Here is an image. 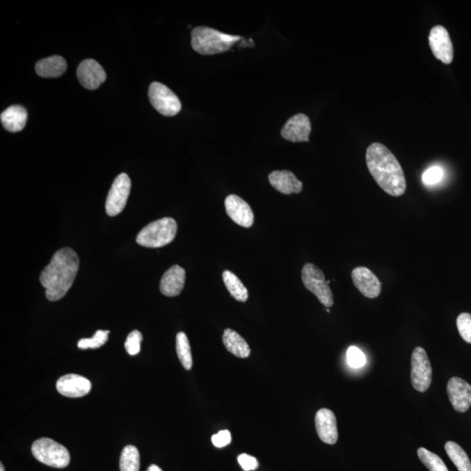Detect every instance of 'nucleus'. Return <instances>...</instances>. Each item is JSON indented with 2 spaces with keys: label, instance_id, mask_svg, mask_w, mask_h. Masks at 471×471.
Instances as JSON below:
<instances>
[{
  "label": "nucleus",
  "instance_id": "1",
  "mask_svg": "<svg viewBox=\"0 0 471 471\" xmlns=\"http://www.w3.org/2000/svg\"><path fill=\"white\" fill-rule=\"evenodd\" d=\"M367 166L381 189L392 197H401L407 189L404 170L397 158L383 144L374 143L367 147Z\"/></svg>",
  "mask_w": 471,
  "mask_h": 471
},
{
  "label": "nucleus",
  "instance_id": "2",
  "mask_svg": "<svg viewBox=\"0 0 471 471\" xmlns=\"http://www.w3.org/2000/svg\"><path fill=\"white\" fill-rule=\"evenodd\" d=\"M80 267V260L75 250L63 248L54 253L49 264L40 273L41 285L46 288L50 301L61 300L74 284Z\"/></svg>",
  "mask_w": 471,
  "mask_h": 471
},
{
  "label": "nucleus",
  "instance_id": "3",
  "mask_svg": "<svg viewBox=\"0 0 471 471\" xmlns=\"http://www.w3.org/2000/svg\"><path fill=\"white\" fill-rule=\"evenodd\" d=\"M240 40V36L230 35L207 26L195 27L191 32L192 48L202 55L225 53Z\"/></svg>",
  "mask_w": 471,
  "mask_h": 471
},
{
  "label": "nucleus",
  "instance_id": "4",
  "mask_svg": "<svg viewBox=\"0 0 471 471\" xmlns=\"http://www.w3.org/2000/svg\"><path fill=\"white\" fill-rule=\"evenodd\" d=\"M177 232L175 220L163 218L144 227L137 235L136 242L147 248H160L173 241Z\"/></svg>",
  "mask_w": 471,
  "mask_h": 471
},
{
  "label": "nucleus",
  "instance_id": "5",
  "mask_svg": "<svg viewBox=\"0 0 471 471\" xmlns=\"http://www.w3.org/2000/svg\"><path fill=\"white\" fill-rule=\"evenodd\" d=\"M32 453L39 462L47 466L63 469L70 463V454L68 450L53 439H38L33 442Z\"/></svg>",
  "mask_w": 471,
  "mask_h": 471
},
{
  "label": "nucleus",
  "instance_id": "6",
  "mask_svg": "<svg viewBox=\"0 0 471 471\" xmlns=\"http://www.w3.org/2000/svg\"><path fill=\"white\" fill-rule=\"evenodd\" d=\"M302 281L305 287L314 294L321 303L326 308L333 305V296L325 275L315 264H305L301 273Z\"/></svg>",
  "mask_w": 471,
  "mask_h": 471
},
{
  "label": "nucleus",
  "instance_id": "7",
  "mask_svg": "<svg viewBox=\"0 0 471 471\" xmlns=\"http://www.w3.org/2000/svg\"><path fill=\"white\" fill-rule=\"evenodd\" d=\"M149 98L151 105L161 115L175 116L181 111L180 99L170 88L159 82H153L150 86Z\"/></svg>",
  "mask_w": 471,
  "mask_h": 471
},
{
  "label": "nucleus",
  "instance_id": "8",
  "mask_svg": "<svg viewBox=\"0 0 471 471\" xmlns=\"http://www.w3.org/2000/svg\"><path fill=\"white\" fill-rule=\"evenodd\" d=\"M411 383L415 390L424 393L431 387L432 367L426 351L421 346L415 347L411 356Z\"/></svg>",
  "mask_w": 471,
  "mask_h": 471
},
{
  "label": "nucleus",
  "instance_id": "9",
  "mask_svg": "<svg viewBox=\"0 0 471 471\" xmlns=\"http://www.w3.org/2000/svg\"><path fill=\"white\" fill-rule=\"evenodd\" d=\"M131 190V181L128 175L120 174L113 181L106 201V214L119 215L125 209Z\"/></svg>",
  "mask_w": 471,
  "mask_h": 471
},
{
  "label": "nucleus",
  "instance_id": "10",
  "mask_svg": "<svg viewBox=\"0 0 471 471\" xmlns=\"http://www.w3.org/2000/svg\"><path fill=\"white\" fill-rule=\"evenodd\" d=\"M429 47L434 56L442 63L450 64L453 61L454 48L448 31L442 26L433 27L429 36Z\"/></svg>",
  "mask_w": 471,
  "mask_h": 471
},
{
  "label": "nucleus",
  "instance_id": "11",
  "mask_svg": "<svg viewBox=\"0 0 471 471\" xmlns=\"http://www.w3.org/2000/svg\"><path fill=\"white\" fill-rule=\"evenodd\" d=\"M351 277H352L353 285L363 296L369 298H376L380 296L381 281L369 268L356 267L352 271Z\"/></svg>",
  "mask_w": 471,
  "mask_h": 471
},
{
  "label": "nucleus",
  "instance_id": "12",
  "mask_svg": "<svg viewBox=\"0 0 471 471\" xmlns=\"http://www.w3.org/2000/svg\"><path fill=\"white\" fill-rule=\"evenodd\" d=\"M311 131L310 119L304 113H298L291 117L285 123L281 130V136L292 143L309 142Z\"/></svg>",
  "mask_w": 471,
  "mask_h": 471
},
{
  "label": "nucleus",
  "instance_id": "13",
  "mask_svg": "<svg viewBox=\"0 0 471 471\" xmlns=\"http://www.w3.org/2000/svg\"><path fill=\"white\" fill-rule=\"evenodd\" d=\"M450 404L459 413H464L471 406V386L459 377H453L447 385Z\"/></svg>",
  "mask_w": 471,
  "mask_h": 471
},
{
  "label": "nucleus",
  "instance_id": "14",
  "mask_svg": "<svg viewBox=\"0 0 471 471\" xmlns=\"http://www.w3.org/2000/svg\"><path fill=\"white\" fill-rule=\"evenodd\" d=\"M227 214L233 222L245 228H250L254 223V214L248 202L236 195H230L225 201Z\"/></svg>",
  "mask_w": 471,
  "mask_h": 471
},
{
  "label": "nucleus",
  "instance_id": "15",
  "mask_svg": "<svg viewBox=\"0 0 471 471\" xmlns=\"http://www.w3.org/2000/svg\"><path fill=\"white\" fill-rule=\"evenodd\" d=\"M77 77L82 87L95 90L106 81V74L97 61L88 58L79 65Z\"/></svg>",
  "mask_w": 471,
  "mask_h": 471
},
{
  "label": "nucleus",
  "instance_id": "16",
  "mask_svg": "<svg viewBox=\"0 0 471 471\" xmlns=\"http://www.w3.org/2000/svg\"><path fill=\"white\" fill-rule=\"evenodd\" d=\"M56 388L58 393L64 397L79 398L85 397L90 392L92 384L87 378L70 374L58 380Z\"/></svg>",
  "mask_w": 471,
  "mask_h": 471
},
{
  "label": "nucleus",
  "instance_id": "17",
  "mask_svg": "<svg viewBox=\"0 0 471 471\" xmlns=\"http://www.w3.org/2000/svg\"><path fill=\"white\" fill-rule=\"evenodd\" d=\"M315 427L322 442L333 445L338 441L336 417L330 409H319L315 415Z\"/></svg>",
  "mask_w": 471,
  "mask_h": 471
},
{
  "label": "nucleus",
  "instance_id": "18",
  "mask_svg": "<svg viewBox=\"0 0 471 471\" xmlns=\"http://www.w3.org/2000/svg\"><path fill=\"white\" fill-rule=\"evenodd\" d=\"M186 273L183 267L173 266L163 274L160 282V291L167 297L178 296L183 291Z\"/></svg>",
  "mask_w": 471,
  "mask_h": 471
},
{
  "label": "nucleus",
  "instance_id": "19",
  "mask_svg": "<svg viewBox=\"0 0 471 471\" xmlns=\"http://www.w3.org/2000/svg\"><path fill=\"white\" fill-rule=\"evenodd\" d=\"M268 178L271 186L282 194H300L303 189L302 182L292 171L275 170L271 172Z\"/></svg>",
  "mask_w": 471,
  "mask_h": 471
},
{
  "label": "nucleus",
  "instance_id": "20",
  "mask_svg": "<svg viewBox=\"0 0 471 471\" xmlns=\"http://www.w3.org/2000/svg\"><path fill=\"white\" fill-rule=\"evenodd\" d=\"M3 127L11 133L22 131L27 121V112L22 106H9L0 116Z\"/></svg>",
  "mask_w": 471,
  "mask_h": 471
},
{
  "label": "nucleus",
  "instance_id": "21",
  "mask_svg": "<svg viewBox=\"0 0 471 471\" xmlns=\"http://www.w3.org/2000/svg\"><path fill=\"white\" fill-rule=\"evenodd\" d=\"M67 67V61L58 55L43 58L38 61L35 70L39 77L43 78H57L61 77Z\"/></svg>",
  "mask_w": 471,
  "mask_h": 471
},
{
  "label": "nucleus",
  "instance_id": "22",
  "mask_svg": "<svg viewBox=\"0 0 471 471\" xmlns=\"http://www.w3.org/2000/svg\"><path fill=\"white\" fill-rule=\"evenodd\" d=\"M223 345L232 355L239 358H247L250 355L248 343L238 333L232 329H225L223 335Z\"/></svg>",
  "mask_w": 471,
  "mask_h": 471
},
{
  "label": "nucleus",
  "instance_id": "23",
  "mask_svg": "<svg viewBox=\"0 0 471 471\" xmlns=\"http://www.w3.org/2000/svg\"><path fill=\"white\" fill-rule=\"evenodd\" d=\"M223 280L232 296L236 301L246 302L248 300V290L235 274L230 271L223 273Z\"/></svg>",
  "mask_w": 471,
  "mask_h": 471
},
{
  "label": "nucleus",
  "instance_id": "24",
  "mask_svg": "<svg viewBox=\"0 0 471 471\" xmlns=\"http://www.w3.org/2000/svg\"><path fill=\"white\" fill-rule=\"evenodd\" d=\"M447 454L459 471H471V463L467 454L461 446L454 442H446Z\"/></svg>",
  "mask_w": 471,
  "mask_h": 471
},
{
  "label": "nucleus",
  "instance_id": "25",
  "mask_svg": "<svg viewBox=\"0 0 471 471\" xmlns=\"http://www.w3.org/2000/svg\"><path fill=\"white\" fill-rule=\"evenodd\" d=\"M120 470L121 471H139L140 454L136 447L126 446L123 449L120 458Z\"/></svg>",
  "mask_w": 471,
  "mask_h": 471
},
{
  "label": "nucleus",
  "instance_id": "26",
  "mask_svg": "<svg viewBox=\"0 0 471 471\" xmlns=\"http://www.w3.org/2000/svg\"><path fill=\"white\" fill-rule=\"evenodd\" d=\"M177 353L182 365L185 369L191 370L193 365L191 345L187 335L183 332L178 333L177 335Z\"/></svg>",
  "mask_w": 471,
  "mask_h": 471
},
{
  "label": "nucleus",
  "instance_id": "27",
  "mask_svg": "<svg viewBox=\"0 0 471 471\" xmlns=\"http://www.w3.org/2000/svg\"><path fill=\"white\" fill-rule=\"evenodd\" d=\"M417 455L422 463L428 468L429 471H449L445 462L438 455L429 452L427 449H419Z\"/></svg>",
  "mask_w": 471,
  "mask_h": 471
},
{
  "label": "nucleus",
  "instance_id": "28",
  "mask_svg": "<svg viewBox=\"0 0 471 471\" xmlns=\"http://www.w3.org/2000/svg\"><path fill=\"white\" fill-rule=\"evenodd\" d=\"M109 331H103V330H98L95 333V335L90 339H81L79 340L78 347L81 349H96L102 346L108 342Z\"/></svg>",
  "mask_w": 471,
  "mask_h": 471
},
{
  "label": "nucleus",
  "instance_id": "29",
  "mask_svg": "<svg viewBox=\"0 0 471 471\" xmlns=\"http://www.w3.org/2000/svg\"><path fill=\"white\" fill-rule=\"evenodd\" d=\"M456 326L464 342L471 344V314H461L456 319Z\"/></svg>",
  "mask_w": 471,
  "mask_h": 471
},
{
  "label": "nucleus",
  "instance_id": "30",
  "mask_svg": "<svg viewBox=\"0 0 471 471\" xmlns=\"http://www.w3.org/2000/svg\"><path fill=\"white\" fill-rule=\"evenodd\" d=\"M347 363L353 369H360L365 365L366 357L362 351L356 346H350L346 352Z\"/></svg>",
  "mask_w": 471,
  "mask_h": 471
},
{
  "label": "nucleus",
  "instance_id": "31",
  "mask_svg": "<svg viewBox=\"0 0 471 471\" xmlns=\"http://www.w3.org/2000/svg\"><path fill=\"white\" fill-rule=\"evenodd\" d=\"M143 342V335L135 330L129 333L125 342V349L130 356L138 355L141 351V343Z\"/></svg>",
  "mask_w": 471,
  "mask_h": 471
},
{
  "label": "nucleus",
  "instance_id": "32",
  "mask_svg": "<svg viewBox=\"0 0 471 471\" xmlns=\"http://www.w3.org/2000/svg\"><path fill=\"white\" fill-rule=\"evenodd\" d=\"M443 177V171L441 168L434 166L429 168L422 175V182L426 185H435L441 182Z\"/></svg>",
  "mask_w": 471,
  "mask_h": 471
},
{
  "label": "nucleus",
  "instance_id": "33",
  "mask_svg": "<svg viewBox=\"0 0 471 471\" xmlns=\"http://www.w3.org/2000/svg\"><path fill=\"white\" fill-rule=\"evenodd\" d=\"M239 463L242 469L246 471L255 470L259 467V463L255 457L242 454L238 457Z\"/></svg>",
  "mask_w": 471,
  "mask_h": 471
},
{
  "label": "nucleus",
  "instance_id": "34",
  "mask_svg": "<svg viewBox=\"0 0 471 471\" xmlns=\"http://www.w3.org/2000/svg\"><path fill=\"white\" fill-rule=\"evenodd\" d=\"M211 441L214 446L223 448V447L229 445L232 442V435L229 431H219L218 434L212 436Z\"/></svg>",
  "mask_w": 471,
  "mask_h": 471
},
{
  "label": "nucleus",
  "instance_id": "35",
  "mask_svg": "<svg viewBox=\"0 0 471 471\" xmlns=\"http://www.w3.org/2000/svg\"><path fill=\"white\" fill-rule=\"evenodd\" d=\"M147 471H163V470H161V468L158 467L157 465H154V464H152V465H150L149 468H147Z\"/></svg>",
  "mask_w": 471,
  "mask_h": 471
},
{
  "label": "nucleus",
  "instance_id": "36",
  "mask_svg": "<svg viewBox=\"0 0 471 471\" xmlns=\"http://www.w3.org/2000/svg\"><path fill=\"white\" fill-rule=\"evenodd\" d=\"M0 471H5L4 465L2 463L0 464Z\"/></svg>",
  "mask_w": 471,
  "mask_h": 471
}]
</instances>
